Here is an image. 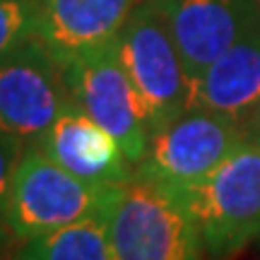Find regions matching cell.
Here are the masks:
<instances>
[{"label":"cell","mask_w":260,"mask_h":260,"mask_svg":"<svg viewBox=\"0 0 260 260\" xmlns=\"http://www.w3.org/2000/svg\"><path fill=\"white\" fill-rule=\"evenodd\" d=\"M248 140V130L232 116L190 106L149 135L135 174L176 193H188L219 169Z\"/></svg>","instance_id":"5b68a950"},{"label":"cell","mask_w":260,"mask_h":260,"mask_svg":"<svg viewBox=\"0 0 260 260\" xmlns=\"http://www.w3.org/2000/svg\"><path fill=\"white\" fill-rule=\"evenodd\" d=\"M75 106L104 125L138 167L149 145V118L135 84L130 82L116 46H106L63 65Z\"/></svg>","instance_id":"52a82bcc"},{"label":"cell","mask_w":260,"mask_h":260,"mask_svg":"<svg viewBox=\"0 0 260 260\" xmlns=\"http://www.w3.org/2000/svg\"><path fill=\"white\" fill-rule=\"evenodd\" d=\"M246 128H248V138L255 140V142L260 145V106H258V111L253 113V118L248 121V125H246Z\"/></svg>","instance_id":"9a60e30c"},{"label":"cell","mask_w":260,"mask_h":260,"mask_svg":"<svg viewBox=\"0 0 260 260\" xmlns=\"http://www.w3.org/2000/svg\"><path fill=\"white\" fill-rule=\"evenodd\" d=\"M193 106L248 125L260 106V15L195 82Z\"/></svg>","instance_id":"8fae6325"},{"label":"cell","mask_w":260,"mask_h":260,"mask_svg":"<svg viewBox=\"0 0 260 260\" xmlns=\"http://www.w3.org/2000/svg\"><path fill=\"white\" fill-rule=\"evenodd\" d=\"M123 186L82 181L58 167L39 145H29L12 181L5 226L15 241H31L84 217L109 214Z\"/></svg>","instance_id":"6da1fadb"},{"label":"cell","mask_w":260,"mask_h":260,"mask_svg":"<svg viewBox=\"0 0 260 260\" xmlns=\"http://www.w3.org/2000/svg\"><path fill=\"white\" fill-rule=\"evenodd\" d=\"M70 104L63 65L37 37L0 60V135L37 145Z\"/></svg>","instance_id":"8992f818"},{"label":"cell","mask_w":260,"mask_h":260,"mask_svg":"<svg viewBox=\"0 0 260 260\" xmlns=\"http://www.w3.org/2000/svg\"><path fill=\"white\" fill-rule=\"evenodd\" d=\"M113 46L145 104L152 133L193 106V82L169 24L167 0H140Z\"/></svg>","instance_id":"3957f363"},{"label":"cell","mask_w":260,"mask_h":260,"mask_svg":"<svg viewBox=\"0 0 260 260\" xmlns=\"http://www.w3.org/2000/svg\"><path fill=\"white\" fill-rule=\"evenodd\" d=\"M109 214H92L24 241L17 260H111Z\"/></svg>","instance_id":"7c38bea8"},{"label":"cell","mask_w":260,"mask_h":260,"mask_svg":"<svg viewBox=\"0 0 260 260\" xmlns=\"http://www.w3.org/2000/svg\"><path fill=\"white\" fill-rule=\"evenodd\" d=\"M109 243L111 260H205L186 198L138 174L109 214Z\"/></svg>","instance_id":"7a4b0ae2"},{"label":"cell","mask_w":260,"mask_h":260,"mask_svg":"<svg viewBox=\"0 0 260 260\" xmlns=\"http://www.w3.org/2000/svg\"><path fill=\"white\" fill-rule=\"evenodd\" d=\"M24 142L0 135V226H5V207L12 190V181L17 174L19 159L24 154Z\"/></svg>","instance_id":"5bb4252c"},{"label":"cell","mask_w":260,"mask_h":260,"mask_svg":"<svg viewBox=\"0 0 260 260\" xmlns=\"http://www.w3.org/2000/svg\"><path fill=\"white\" fill-rule=\"evenodd\" d=\"M37 34V0H0V60Z\"/></svg>","instance_id":"4fadbf2b"},{"label":"cell","mask_w":260,"mask_h":260,"mask_svg":"<svg viewBox=\"0 0 260 260\" xmlns=\"http://www.w3.org/2000/svg\"><path fill=\"white\" fill-rule=\"evenodd\" d=\"M169 24L190 82L241 37L260 15V0H167Z\"/></svg>","instance_id":"ba28073f"},{"label":"cell","mask_w":260,"mask_h":260,"mask_svg":"<svg viewBox=\"0 0 260 260\" xmlns=\"http://www.w3.org/2000/svg\"><path fill=\"white\" fill-rule=\"evenodd\" d=\"M58 167L99 186H123L135 176V164L121 142L92 116L70 104L37 142Z\"/></svg>","instance_id":"30bf717a"},{"label":"cell","mask_w":260,"mask_h":260,"mask_svg":"<svg viewBox=\"0 0 260 260\" xmlns=\"http://www.w3.org/2000/svg\"><path fill=\"white\" fill-rule=\"evenodd\" d=\"M140 0H37L34 37L65 65L116 44Z\"/></svg>","instance_id":"9c48e42d"},{"label":"cell","mask_w":260,"mask_h":260,"mask_svg":"<svg viewBox=\"0 0 260 260\" xmlns=\"http://www.w3.org/2000/svg\"><path fill=\"white\" fill-rule=\"evenodd\" d=\"M205 260H234L260 236V145L246 140L200 186L183 193Z\"/></svg>","instance_id":"277c9868"},{"label":"cell","mask_w":260,"mask_h":260,"mask_svg":"<svg viewBox=\"0 0 260 260\" xmlns=\"http://www.w3.org/2000/svg\"><path fill=\"white\" fill-rule=\"evenodd\" d=\"M10 241H15V239H12V234L8 232V226H0V258H3V253H5Z\"/></svg>","instance_id":"2e32d148"}]
</instances>
